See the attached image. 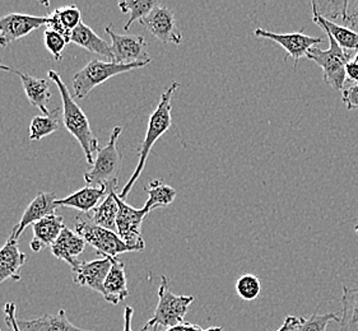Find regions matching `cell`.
I'll return each mask as SVG.
<instances>
[{
  "instance_id": "cell-1",
  "label": "cell",
  "mask_w": 358,
  "mask_h": 331,
  "mask_svg": "<svg viewBox=\"0 0 358 331\" xmlns=\"http://www.w3.org/2000/svg\"><path fill=\"white\" fill-rule=\"evenodd\" d=\"M179 88L180 83L172 82L171 84L167 87L161 94L157 108L150 116L145 138H144L142 147L139 149V161H138L136 171L130 176L129 180L125 184V186L122 187V193L119 194L122 200H125L128 198L131 187L134 186L136 181L143 173L144 166H145V162H147L148 156L151 153L152 147L155 145L159 138L165 134L167 130L170 129L172 124V96Z\"/></svg>"
},
{
  "instance_id": "cell-2",
  "label": "cell",
  "mask_w": 358,
  "mask_h": 331,
  "mask_svg": "<svg viewBox=\"0 0 358 331\" xmlns=\"http://www.w3.org/2000/svg\"><path fill=\"white\" fill-rule=\"evenodd\" d=\"M49 78L57 84V89L63 101V124L66 130L73 137L78 140L79 145L86 156L87 162L94 165V153L100 151V145L97 138L94 137V131L88 122L85 111L79 108L78 103L74 100L69 88L66 87L62 77L55 71H49Z\"/></svg>"
},
{
  "instance_id": "cell-3",
  "label": "cell",
  "mask_w": 358,
  "mask_h": 331,
  "mask_svg": "<svg viewBox=\"0 0 358 331\" xmlns=\"http://www.w3.org/2000/svg\"><path fill=\"white\" fill-rule=\"evenodd\" d=\"M194 302L193 295H175L170 289V281L166 275L161 277L158 288V304L151 320L139 331H156L157 328L170 329L182 324L190 304Z\"/></svg>"
},
{
  "instance_id": "cell-4",
  "label": "cell",
  "mask_w": 358,
  "mask_h": 331,
  "mask_svg": "<svg viewBox=\"0 0 358 331\" xmlns=\"http://www.w3.org/2000/svg\"><path fill=\"white\" fill-rule=\"evenodd\" d=\"M122 131V126H116L110 135L108 145L97 152V157L94 159L91 170L85 173L87 186H117L122 162V154L117 149V139Z\"/></svg>"
},
{
  "instance_id": "cell-5",
  "label": "cell",
  "mask_w": 358,
  "mask_h": 331,
  "mask_svg": "<svg viewBox=\"0 0 358 331\" xmlns=\"http://www.w3.org/2000/svg\"><path fill=\"white\" fill-rule=\"evenodd\" d=\"M150 63H151V60L124 65L117 64L114 61H102V60L94 59L92 61H90L86 66H83L79 72L74 74V77H73L74 97L78 100H83L85 97H87V94L92 92V89H94L96 87L103 84L106 80L113 78L115 75L143 68Z\"/></svg>"
},
{
  "instance_id": "cell-6",
  "label": "cell",
  "mask_w": 358,
  "mask_h": 331,
  "mask_svg": "<svg viewBox=\"0 0 358 331\" xmlns=\"http://www.w3.org/2000/svg\"><path fill=\"white\" fill-rule=\"evenodd\" d=\"M327 35L330 41L329 49L320 50L313 47L306 58L311 59L322 68V78L327 84L333 87L336 91H343L347 80L345 65L351 60V55L344 51L329 34Z\"/></svg>"
},
{
  "instance_id": "cell-7",
  "label": "cell",
  "mask_w": 358,
  "mask_h": 331,
  "mask_svg": "<svg viewBox=\"0 0 358 331\" xmlns=\"http://www.w3.org/2000/svg\"><path fill=\"white\" fill-rule=\"evenodd\" d=\"M76 233L83 238L86 244L96 249L97 255L102 258L114 259L124 252H134L131 247L122 242V238L114 230L102 228L85 219H78L76 224Z\"/></svg>"
},
{
  "instance_id": "cell-8",
  "label": "cell",
  "mask_w": 358,
  "mask_h": 331,
  "mask_svg": "<svg viewBox=\"0 0 358 331\" xmlns=\"http://www.w3.org/2000/svg\"><path fill=\"white\" fill-rule=\"evenodd\" d=\"M119 213L116 218V233L122 238L125 245L131 247L134 251H143L145 249L143 236H142V224L144 218L150 213L145 209H136L122 200L117 194Z\"/></svg>"
},
{
  "instance_id": "cell-9",
  "label": "cell",
  "mask_w": 358,
  "mask_h": 331,
  "mask_svg": "<svg viewBox=\"0 0 358 331\" xmlns=\"http://www.w3.org/2000/svg\"><path fill=\"white\" fill-rule=\"evenodd\" d=\"M254 35L262 38H268L269 41L280 45L286 50V60L289 57L294 59V71L297 69L299 61L308 57V51L322 43V37L308 36L303 34V29L294 34H277L273 31L257 29L254 31Z\"/></svg>"
},
{
  "instance_id": "cell-10",
  "label": "cell",
  "mask_w": 358,
  "mask_h": 331,
  "mask_svg": "<svg viewBox=\"0 0 358 331\" xmlns=\"http://www.w3.org/2000/svg\"><path fill=\"white\" fill-rule=\"evenodd\" d=\"M105 31L111 38V50L114 55V63L129 65L151 60L147 52L148 46L143 36L119 35L115 32L111 26H108Z\"/></svg>"
},
{
  "instance_id": "cell-11",
  "label": "cell",
  "mask_w": 358,
  "mask_h": 331,
  "mask_svg": "<svg viewBox=\"0 0 358 331\" xmlns=\"http://www.w3.org/2000/svg\"><path fill=\"white\" fill-rule=\"evenodd\" d=\"M141 24L161 43L179 45L182 41V34L180 32L171 8L159 4L141 21Z\"/></svg>"
},
{
  "instance_id": "cell-12",
  "label": "cell",
  "mask_w": 358,
  "mask_h": 331,
  "mask_svg": "<svg viewBox=\"0 0 358 331\" xmlns=\"http://www.w3.org/2000/svg\"><path fill=\"white\" fill-rule=\"evenodd\" d=\"M41 26H46V17L23 13L4 15L0 18V46L7 47Z\"/></svg>"
},
{
  "instance_id": "cell-13",
  "label": "cell",
  "mask_w": 358,
  "mask_h": 331,
  "mask_svg": "<svg viewBox=\"0 0 358 331\" xmlns=\"http://www.w3.org/2000/svg\"><path fill=\"white\" fill-rule=\"evenodd\" d=\"M55 193H38L36 198L29 203V207L24 210L21 221L13 227L8 240L17 242L18 238L21 237L23 230H26L29 226H34L45 216L55 214L59 207Z\"/></svg>"
},
{
  "instance_id": "cell-14",
  "label": "cell",
  "mask_w": 358,
  "mask_h": 331,
  "mask_svg": "<svg viewBox=\"0 0 358 331\" xmlns=\"http://www.w3.org/2000/svg\"><path fill=\"white\" fill-rule=\"evenodd\" d=\"M113 265V259L101 258L94 261L79 263L73 270V281L80 287H87L103 295V284Z\"/></svg>"
},
{
  "instance_id": "cell-15",
  "label": "cell",
  "mask_w": 358,
  "mask_h": 331,
  "mask_svg": "<svg viewBox=\"0 0 358 331\" xmlns=\"http://www.w3.org/2000/svg\"><path fill=\"white\" fill-rule=\"evenodd\" d=\"M86 245V241L83 238L65 226L54 245L51 246V252L57 259L64 260L72 267V270H74L80 263L77 258L85 251Z\"/></svg>"
},
{
  "instance_id": "cell-16",
  "label": "cell",
  "mask_w": 358,
  "mask_h": 331,
  "mask_svg": "<svg viewBox=\"0 0 358 331\" xmlns=\"http://www.w3.org/2000/svg\"><path fill=\"white\" fill-rule=\"evenodd\" d=\"M64 227V218L57 213L45 216L43 219L36 222L32 226L34 238L29 244L31 250L34 252H40L46 247H51Z\"/></svg>"
},
{
  "instance_id": "cell-17",
  "label": "cell",
  "mask_w": 358,
  "mask_h": 331,
  "mask_svg": "<svg viewBox=\"0 0 358 331\" xmlns=\"http://www.w3.org/2000/svg\"><path fill=\"white\" fill-rule=\"evenodd\" d=\"M129 297L125 265L119 258L113 259V265L103 284V298L111 304H119Z\"/></svg>"
},
{
  "instance_id": "cell-18",
  "label": "cell",
  "mask_w": 358,
  "mask_h": 331,
  "mask_svg": "<svg viewBox=\"0 0 358 331\" xmlns=\"http://www.w3.org/2000/svg\"><path fill=\"white\" fill-rule=\"evenodd\" d=\"M27 261V255L21 251L15 241L8 240L0 249V284L7 279L21 281V269Z\"/></svg>"
},
{
  "instance_id": "cell-19",
  "label": "cell",
  "mask_w": 358,
  "mask_h": 331,
  "mask_svg": "<svg viewBox=\"0 0 358 331\" xmlns=\"http://www.w3.org/2000/svg\"><path fill=\"white\" fill-rule=\"evenodd\" d=\"M82 23V13L77 6H65L52 10L46 17L48 29L55 31L71 43L73 31Z\"/></svg>"
},
{
  "instance_id": "cell-20",
  "label": "cell",
  "mask_w": 358,
  "mask_h": 331,
  "mask_svg": "<svg viewBox=\"0 0 358 331\" xmlns=\"http://www.w3.org/2000/svg\"><path fill=\"white\" fill-rule=\"evenodd\" d=\"M106 195L108 187L86 186L64 199H57V204L59 207L77 209L85 214H90L99 205L101 199L106 198Z\"/></svg>"
},
{
  "instance_id": "cell-21",
  "label": "cell",
  "mask_w": 358,
  "mask_h": 331,
  "mask_svg": "<svg viewBox=\"0 0 358 331\" xmlns=\"http://www.w3.org/2000/svg\"><path fill=\"white\" fill-rule=\"evenodd\" d=\"M311 8H313V22L319 27H322L327 34H329L344 51L347 52L351 50L358 51V34L356 31L348 29L345 26L337 24L329 20H325L322 15H319L315 1H311Z\"/></svg>"
},
{
  "instance_id": "cell-22",
  "label": "cell",
  "mask_w": 358,
  "mask_h": 331,
  "mask_svg": "<svg viewBox=\"0 0 358 331\" xmlns=\"http://www.w3.org/2000/svg\"><path fill=\"white\" fill-rule=\"evenodd\" d=\"M18 325L23 331H92L73 325L68 320L65 310L59 311L57 315H43L32 320H18Z\"/></svg>"
},
{
  "instance_id": "cell-23",
  "label": "cell",
  "mask_w": 358,
  "mask_h": 331,
  "mask_svg": "<svg viewBox=\"0 0 358 331\" xmlns=\"http://www.w3.org/2000/svg\"><path fill=\"white\" fill-rule=\"evenodd\" d=\"M71 43H76L86 50L108 59L110 61H114L111 45H108V41L101 38L94 29L88 27L83 22L73 31Z\"/></svg>"
},
{
  "instance_id": "cell-24",
  "label": "cell",
  "mask_w": 358,
  "mask_h": 331,
  "mask_svg": "<svg viewBox=\"0 0 358 331\" xmlns=\"http://www.w3.org/2000/svg\"><path fill=\"white\" fill-rule=\"evenodd\" d=\"M22 80V86L24 89V94L29 98V103L32 106L41 110L43 115H49V102H50L51 92L49 82L40 78H35L29 74L17 72Z\"/></svg>"
},
{
  "instance_id": "cell-25",
  "label": "cell",
  "mask_w": 358,
  "mask_h": 331,
  "mask_svg": "<svg viewBox=\"0 0 358 331\" xmlns=\"http://www.w3.org/2000/svg\"><path fill=\"white\" fill-rule=\"evenodd\" d=\"M116 185L108 186V195L103 202L99 204L91 212V222L106 228V230H116V218L119 213V204H117V194H116Z\"/></svg>"
},
{
  "instance_id": "cell-26",
  "label": "cell",
  "mask_w": 358,
  "mask_h": 331,
  "mask_svg": "<svg viewBox=\"0 0 358 331\" xmlns=\"http://www.w3.org/2000/svg\"><path fill=\"white\" fill-rule=\"evenodd\" d=\"M342 315L339 320V331H358V287L342 288Z\"/></svg>"
},
{
  "instance_id": "cell-27",
  "label": "cell",
  "mask_w": 358,
  "mask_h": 331,
  "mask_svg": "<svg viewBox=\"0 0 358 331\" xmlns=\"http://www.w3.org/2000/svg\"><path fill=\"white\" fill-rule=\"evenodd\" d=\"M144 190L148 194V200L145 203L143 208L148 213H151L153 209L166 208V207L171 205L178 195L173 187L161 180L151 181L150 185Z\"/></svg>"
},
{
  "instance_id": "cell-28",
  "label": "cell",
  "mask_w": 358,
  "mask_h": 331,
  "mask_svg": "<svg viewBox=\"0 0 358 331\" xmlns=\"http://www.w3.org/2000/svg\"><path fill=\"white\" fill-rule=\"evenodd\" d=\"M60 128V108L50 111L49 115L34 117L29 125V140L37 142L51 135Z\"/></svg>"
},
{
  "instance_id": "cell-29",
  "label": "cell",
  "mask_w": 358,
  "mask_h": 331,
  "mask_svg": "<svg viewBox=\"0 0 358 331\" xmlns=\"http://www.w3.org/2000/svg\"><path fill=\"white\" fill-rule=\"evenodd\" d=\"M159 4L161 3L157 0H124V1H120L119 8L122 9V13L129 15V20L125 23L124 29L128 31L134 22L144 20Z\"/></svg>"
},
{
  "instance_id": "cell-30",
  "label": "cell",
  "mask_w": 358,
  "mask_h": 331,
  "mask_svg": "<svg viewBox=\"0 0 358 331\" xmlns=\"http://www.w3.org/2000/svg\"><path fill=\"white\" fill-rule=\"evenodd\" d=\"M262 292V281L254 274H243L236 281V293L244 301H254Z\"/></svg>"
},
{
  "instance_id": "cell-31",
  "label": "cell",
  "mask_w": 358,
  "mask_h": 331,
  "mask_svg": "<svg viewBox=\"0 0 358 331\" xmlns=\"http://www.w3.org/2000/svg\"><path fill=\"white\" fill-rule=\"evenodd\" d=\"M341 317L338 314H324L317 315L314 314L310 318L300 316V325L297 326V331H328V325L331 321L339 323Z\"/></svg>"
},
{
  "instance_id": "cell-32",
  "label": "cell",
  "mask_w": 358,
  "mask_h": 331,
  "mask_svg": "<svg viewBox=\"0 0 358 331\" xmlns=\"http://www.w3.org/2000/svg\"><path fill=\"white\" fill-rule=\"evenodd\" d=\"M315 4L319 15L325 20L331 21L333 18H341L342 22L345 20L348 1H315Z\"/></svg>"
},
{
  "instance_id": "cell-33",
  "label": "cell",
  "mask_w": 358,
  "mask_h": 331,
  "mask_svg": "<svg viewBox=\"0 0 358 331\" xmlns=\"http://www.w3.org/2000/svg\"><path fill=\"white\" fill-rule=\"evenodd\" d=\"M43 40H45V46L46 49L50 51L51 55L57 61H62L63 60V51H64L65 46L68 45V41L64 36H62L60 34H57L52 29H46L45 34H43Z\"/></svg>"
},
{
  "instance_id": "cell-34",
  "label": "cell",
  "mask_w": 358,
  "mask_h": 331,
  "mask_svg": "<svg viewBox=\"0 0 358 331\" xmlns=\"http://www.w3.org/2000/svg\"><path fill=\"white\" fill-rule=\"evenodd\" d=\"M342 100L348 110L358 108V84L348 87L342 91Z\"/></svg>"
},
{
  "instance_id": "cell-35",
  "label": "cell",
  "mask_w": 358,
  "mask_h": 331,
  "mask_svg": "<svg viewBox=\"0 0 358 331\" xmlns=\"http://www.w3.org/2000/svg\"><path fill=\"white\" fill-rule=\"evenodd\" d=\"M345 27L356 31L358 34V0L357 1H348L347 15L343 21Z\"/></svg>"
},
{
  "instance_id": "cell-36",
  "label": "cell",
  "mask_w": 358,
  "mask_h": 331,
  "mask_svg": "<svg viewBox=\"0 0 358 331\" xmlns=\"http://www.w3.org/2000/svg\"><path fill=\"white\" fill-rule=\"evenodd\" d=\"M15 303L7 302L4 306V314H6V324L12 328L13 331H23L21 330L20 325H18V320L15 317Z\"/></svg>"
},
{
  "instance_id": "cell-37",
  "label": "cell",
  "mask_w": 358,
  "mask_h": 331,
  "mask_svg": "<svg viewBox=\"0 0 358 331\" xmlns=\"http://www.w3.org/2000/svg\"><path fill=\"white\" fill-rule=\"evenodd\" d=\"M166 331H223L221 326H215V328H210L204 330L199 325L189 324V323H182V324L178 325V326H173L170 328Z\"/></svg>"
},
{
  "instance_id": "cell-38",
  "label": "cell",
  "mask_w": 358,
  "mask_h": 331,
  "mask_svg": "<svg viewBox=\"0 0 358 331\" xmlns=\"http://www.w3.org/2000/svg\"><path fill=\"white\" fill-rule=\"evenodd\" d=\"M345 74H347V78L351 80L352 82H356V84H358V63L355 60H350L347 65H345Z\"/></svg>"
},
{
  "instance_id": "cell-39",
  "label": "cell",
  "mask_w": 358,
  "mask_h": 331,
  "mask_svg": "<svg viewBox=\"0 0 358 331\" xmlns=\"http://www.w3.org/2000/svg\"><path fill=\"white\" fill-rule=\"evenodd\" d=\"M299 325H300V317L289 316L288 315L280 329L275 331H294L297 329Z\"/></svg>"
},
{
  "instance_id": "cell-40",
  "label": "cell",
  "mask_w": 358,
  "mask_h": 331,
  "mask_svg": "<svg viewBox=\"0 0 358 331\" xmlns=\"http://www.w3.org/2000/svg\"><path fill=\"white\" fill-rule=\"evenodd\" d=\"M134 309L131 306H127L124 310V331H133L131 321H133Z\"/></svg>"
},
{
  "instance_id": "cell-41",
  "label": "cell",
  "mask_w": 358,
  "mask_h": 331,
  "mask_svg": "<svg viewBox=\"0 0 358 331\" xmlns=\"http://www.w3.org/2000/svg\"><path fill=\"white\" fill-rule=\"evenodd\" d=\"M0 71H4V72H13L10 66H8V65L6 64H3L1 61H0Z\"/></svg>"
},
{
  "instance_id": "cell-42",
  "label": "cell",
  "mask_w": 358,
  "mask_h": 331,
  "mask_svg": "<svg viewBox=\"0 0 358 331\" xmlns=\"http://www.w3.org/2000/svg\"><path fill=\"white\" fill-rule=\"evenodd\" d=\"M353 60H355V61H357V63H358V51H357V54H356V57H355V59H353Z\"/></svg>"
},
{
  "instance_id": "cell-43",
  "label": "cell",
  "mask_w": 358,
  "mask_h": 331,
  "mask_svg": "<svg viewBox=\"0 0 358 331\" xmlns=\"http://www.w3.org/2000/svg\"><path fill=\"white\" fill-rule=\"evenodd\" d=\"M355 230H356V233L358 235V224L356 226V227H355Z\"/></svg>"
},
{
  "instance_id": "cell-44",
  "label": "cell",
  "mask_w": 358,
  "mask_h": 331,
  "mask_svg": "<svg viewBox=\"0 0 358 331\" xmlns=\"http://www.w3.org/2000/svg\"><path fill=\"white\" fill-rule=\"evenodd\" d=\"M0 331H1V329H0Z\"/></svg>"
}]
</instances>
